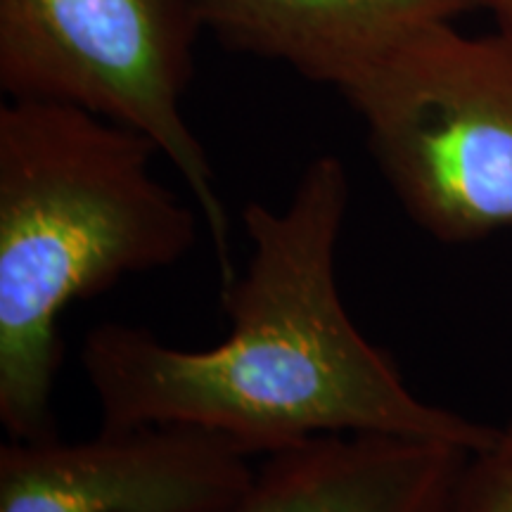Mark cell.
Returning a JSON list of instances; mask_svg holds the SVG:
<instances>
[{
  "label": "cell",
  "instance_id": "obj_1",
  "mask_svg": "<svg viewBox=\"0 0 512 512\" xmlns=\"http://www.w3.org/2000/svg\"><path fill=\"white\" fill-rule=\"evenodd\" d=\"M351 202L342 159L306 166L285 207L249 202V256L223 287L226 339L181 349L128 323H100L81 344L102 427L188 425L252 456L325 434L444 441L479 451L496 427L411 392L392 356L356 328L337 285Z\"/></svg>",
  "mask_w": 512,
  "mask_h": 512
},
{
  "label": "cell",
  "instance_id": "obj_2",
  "mask_svg": "<svg viewBox=\"0 0 512 512\" xmlns=\"http://www.w3.org/2000/svg\"><path fill=\"white\" fill-rule=\"evenodd\" d=\"M157 145L79 107H0V425L57 437L60 316L74 302L178 264L197 214L152 174Z\"/></svg>",
  "mask_w": 512,
  "mask_h": 512
},
{
  "label": "cell",
  "instance_id": "obj_3",
  "mask_svg": "<svg viewBox=\"0 0 512 512\" xmlns=\"http://www.w3.org/2000/svg\"><path fill=\"white\" fill-rule=\"evenodd\" d=\"M401 209L444 245L512 228V29H415L339 88Z\"/></svg>",
  "mask_w": 512,
  "mask_h": 512
},
{
  "label": "cell",
  "instance_id": "obj_4",
  "mask_svg": "<svg viewBox=\"0 0 512 512\" xmlns=\"http://www.w3.org/2000/svg\"><path fill=\"white\" fill-rule=\"evenodd\" d=\"M202 29L200 0H0V88L150 138L200 207L223 290L238 275L230 216L183 114Z\"/></svg>",
  "mask_w": 512,
  "mask_h": 512
},
{
  "label": "cell",
  "instance_id": "obj_5",
  "mask_svg": "<svg viewBox=\"0 0 512 512\" xmlns=\"http://www.w3.org/2000/svg\"><path fill=\"white\" fill-rule=\"evenodd\" d=\"M252 453L188 425L100 427L0 446V512H211L252 482Z\"/></svg>",
  "mask_w": 512,
  "mask_h": 512
},
{
  "label": "cell",
  "instance_id": "obj_6",
  "mask_svg": "<svg viewBox=\"0 0 512 512\" xmlns=\"http://www.w3.org/2000/svg\"><path fill=\"white\" fill-rule=\"evenodd\" d=\"M467 456L444 441L325 434L268 453L211 512H444Z\"/></svg>",
  "mask_w": 512,
  "mask_h": 512
},
{
  "label": "cell",
  "instance_id": "obj_7",
  "mask_svg": "<svg viewBox=\"0 0 512 512\" xmlns=\"http://www.w3.org/2000/svg\"><path fill=\"white\" fill-rule=\"evenodd\" d=\"M477 8L479 0H200L204 29L221 46L337 91L415 29Z\"/></svg>",
  "mask_w": 512,
  "mask_h": 512
},
{
  "label": "cell",
  "instance_id": "obj_8",
  "mask_svg": "<svg viewBox=\"0 0 512 512\" xmlns=\"http://www.w3.org/2000/svg\"><path fill=\"white\" fill-rule=\"evenodd\" d=\"M444 512H512V420L470 451Z\"/></svg>",
  "mask_w": 512,
  "mask_h": 512
},
{
  "label": "cell",
  "instance_id": "obj_9",
  "mask_svg": "<svg viewBox=\"0 0 512 512\" xmlns=\"http://www.w3.org/2000/svg\"><path fill=\"white\" fill-rule=\"evenodd\" d=\"M479 8H489L498 19V27L512 29V0H479Z\"/></svg>",
  "mask_w": 512,
  "mask_h": 512
}]
</instances>
